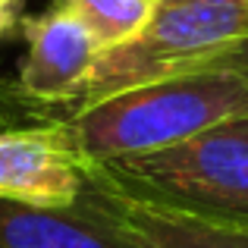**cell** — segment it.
<instances>
[{"instance_id": "obj_1", "label": "cell", "mask_w": 248, "mask_h": 248, "mask_svg": "<svg viewBox=\"0 0 248 248\" xmlns=\"http://www.w3.org/2000/svg\"><path fill=\"white\" fill-rule=\"evenodd\" d=\"M236 116H248V66L132 85L76 110L22 116L13 126H50L82 160L101 164L176 145Z\"/></svg>"}, {"instance_id": "obj_2", "label": "cell", "mask_w": 248, "mask_h": 248, "mask_svg": "<svg viewBox=\"0 0 248 248\" xmlns=\"http://www.w3.org/2000/svg\"><path fill=\"white\" fill-rule=\"evenodd\" d=\"M242 66H248V0H160L139 38L97 57L73 101L38 104L0 79V126L31 113L76 110L132 85Z\"/></svg>"}, {"instance_id": "obj_3", "label": "cell", "mask_w": 248, "mask_h": 248, "mask_svg": "<svg viewBox=\"0 0 248 248\" xmlns=\"http://www.w3.org/2000/svg\"><path fill=\"white\" fill-rule=\"evenodd\" d=\"M101 170L141 198L248 220V116L223 120L148 154L101 160Z\"/></svg>"}, {"instance_id": "obj_4", "label": "cell", "mask_w": 248, "mask_h": 248, "mask_svg": "<svg viewBox=\"0 0 248 248\" xmlns=\"http://www.w3.org/2000/svg\"><path fill=\"white\" fill-rule=\"evenodd\" d=\"M85 164L79 207L94 214L126 248H248V220L173 207L123 188L94 160Z\"/></svg>"}, {"instance_id": "obj_5", "label": "cell", "mask_w": 248, "mask_h": 248, "mask_svg": "<svg viewBox=\"0 0 248 248\" xmlns=\"http://www.w3.org/2000/svg\"><path fill=\"white\" fill-rule=\"evenodd\" d=\"M22 35L29 41L19 76L6 82L19 97L38 104H66L88 82L101 44L91 35L79 13L54 3L41 16L22 19Z\"/></svg>"}, {"instance_id": "obj_6", "label": "cell", "mask_w": 248, "mask_h": 248, "mask_svg": "<svg viewBox=\"0 0 248 248\" xmlns=\"http://www.w3.org/2000/svg\"><path fill=\"white\" fill-rule=\"evenodd\" d=\"M85 188L82 157L50 126L0 129V195L35 207H76Z\"/></svg>"}, {"instance_id": "obj_7", "label": "cell", "mask_w": 248, "mask_h": 248, "mask_svg": "<svg viewBox=\"0 0 248 248\" xmlns=\"http://www.w3.org/2000/svg\"><path fill=\"white\" fill-rule=\"evenodd\" d=\"M0 248H126L85 207H35L0 195Z\"/></svg>"}, {"instance_id": "obj_8", "label": "cell", "mask_w": 248, "mask_h": 248, "mask_svg": "<svg viewBox=\"0 0 248 248\" xmlns=\"http://www.w3.org/2000/svg\"><path fill=\"white\" fill-rule=\"evenodd\" d=\"M57 3L79 13L104 54L110 47H120L139 38L145 25L151 22L160 0H57Z\"/></svg>"}, {"instance_id": "obj_9", "label": "cell", "mask_w": 248, "mask_h": 248, "mask_svg": "<svg viewBox=\"0 0 248 248\" xmlns=\"http://www.w3.org/2000/svg\"><path fill=\"white\" fill-rule=\"evenodd\" d=\"M19 25V0H0V41L10 38Z\"/></svg>"}]
</instances>
